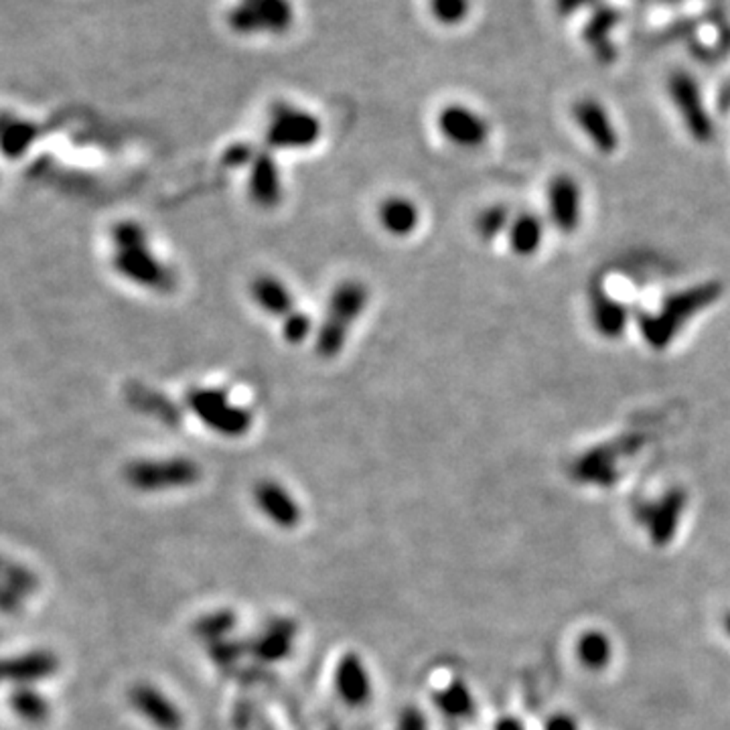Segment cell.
Here are the masks:
<instances>
[{
  "label": "cell",
  "mask_w": 730,
  "mask_h": 730,
  "mask_svg": "<svg viewBox=\"0 0 730 730\" xmlns=\"http://www.w3.org/2000/svg\"><path fill=\"white\" fill-rule=\"evenodd\" d=\"M59 669V659L49 649H31L27 653L8 658L3 664V676L14 686H33L53 677Z\"/></svg>",
  "instance_id": "obj_16"
},
{
  "label": "cell",
  "mask_w": 730,
  "mask_h": 730,
  "mask_svg": "<svg viewBox=\"0 0 730 730\" xmlns=\"http://www.w3.org/2000/svg\"><path fill=\"white\" fill-rule=\"evenodd\" d=\"M130 706L158 730H181L183 712L160 687L152 684H134L129 692Z\"/></svg>",
  "instance_id": "obj_14"
},
{
  "label": "cell",
  "mask_w": 730,
  "mask_h": 730,
  "mask_svg": "<svg viewBox=\"0 0 730 730\" xmlns=\"http://www.w3.org/2000/svg\"><path fill=\"white\" fill-rule=\"evenodd\" d=\"M187 406L216 435L237 438L252 428V412L235 404L222 388H193L187 394Z\"/></svg>",
  "instance_id": "obj_5"
},
{
  "label": "cell",
  "mask_w": 730,
  "mask_h": 730,
  "mask_svg": "<svg viewBox=\"0 0 730 730\" xmlns=\"http://www.w3.org/2000/svg\"><path fill=\"white\" fill-rule=\"evenodd\" d=\"M427 6L432 21L445 29H455L469 21L473 0H428Z\"/></svg>",
  "instance_id": "obj_26"
},
{
  "label": "cell",
  "mask_w": 730,
  "mask_h": 730,
  "mask_svg": "<svg viewBox=\"0 0 730 730\" xmlns=\"http://www.w3.org/2000/svg\"><path fill=\"white\" fill-rule=\"evenodd\" d=\"M248 191L254 203L260 207H274L283 195V183L274 158L268 152H260L252 158V171L248 181Z\"/></svg>",
  "instance_id": "obj_18"
},
{
  "label": "cell",
  "mask_w": 730,
  "mask_h": 730,
  "mask_svg": "<svg viewBox=\"0 0 730 730\" xmlns=\"http://www.w3.org/2000/svg\"><path fill=\"white\" fill-rule=\"evenodd\" d=\"M576 658L589 672H602L613 659V643L602 631H584L576 641Z\"/></svg>",
  "instance_id": "obj_23"
},
{
  "label": "cell",
  "mask_w": 730,
  "mask_h": 730,
  "mask_svg": "<svg viewBox=\"0 0 730 730\" xmlns=\"http://www.w3.org/2000/svg\"><path fill=\"white\" fill-rule=\"evenodd\" d=\"M507 245L515 256L530 258L538 254L546 237V222L536 214L514 216L507 227Z\"/></svg>",
  "instance_id": "obj_20"
},
{
  "label": "cell",
  "mask_w": 730,
  "mask_h": 730,
  "mask_svg": "<svg viewBox=\"0 0 730 730\" xmlns=\"http://www.w3.org/2000/svg\"><path fill=\"white\" fill-rule=\"evenodd\" d=\"M396 730H428V718L420 708L406 706L398 716Z\"/></svg>",
  "instance_id": "obj_30"
},
{
  "label": "cell",
  "mask_w": 730,
  "mask_h": 730,
  "mask_svg": "<svg viewBox=\"0 0 730 730\" xmlns=\"http://www.w3.org/2000/svg\"><path fill=\"white\" fill-rule=\"evenodd\" d=\"M582 187L576 177L558 173L546 185V214L556 232L572 235L582 224Z\"/></svg>",
  "instance_id": "obj_9"
},
{
  "label": "cell",
  "mask_w": 730,
  "mask_h": 730,
  "mask_svg": "<svg viewBox=\"0 0 730 730\" xmlns=\"http://www.w3.org/2000/svg\"><path fill=\"white\" fill-rule=\"evenodd\" d=\"M235 623H237V617L234 610L224 609V610H214V613L203 615L201 619H197V623H195L193 629L201 639L216 643L219 639H226L229 631L235 627Z\"/></svg>",
  "instance_id": "obj_28"
},
{
  "label": "cell",
  "mask_w": 730,
  "mask_h": 730,
  "mask_svg": "<svg viewBox=\"0 0 730 730\" xmlns=\"http://www.w3.org/2000/svg\"><path fill=\"white\" fill-rule=\"evenodd\" d=\"M294 24L291 0H237L227 11V27L235 35H284Z\"/></svg>",
  "instance_id": "obj_6"
},
{
  "label": "cell",
  "mask_w": 730,
  "mask_h": 730,
  "mask_svg": "<svg viewBox=\"0 0 730 730\" xmlns=\"http://www.w3.org/2000/svg\"><path fill=\"white\" fill-rule=\"evenodd\" d=\"M512 219L514 217L509 216V209L505 206H491L481 211L475 227H477V234L483 240H495V237L507 234Z\"/></svg>",
  "instance_id": "obj_29"
},
{
  "label": "cell",
  "mask_w": 730,
  "mask_h": 730,
  "mask_svg": "<svg viewBox=\"0 0 730 730\" xmlns=\"http://www.w3.org/2000/svg\"><path fill=\"white\" fill-rule=\"evenodd\" d=\"M124 481L140 494L179 491L201 481V466L189 456L137 458L124 466Z\"/></svg>",
  "instance_id": "obj_3"
},
{
  "label": "cell",
  "mask_w": 730,
  "mask_h": 730,
  "mask_svg": "<svg viewBox=\"0 0 730 730\" xmlns=\"http://www.w3.org/2000/svg\"><path fill=\"white\" fill-rule=\"evenodd\" d=\"M333 686L339 700L347 704L350 708H361L371 700L373 686L368 672V666L361 659L360 653L347 651L345 656L337 661Z\"/></svg>",
  "instance_id": "obj_15"
},
{
  "label": "cell",
  "mask_w": 730,
  "mask_h": 730,
  "mask_svg": "<svg viewBox=\"0 0 730 730\" xmlns=\"http://www.w3.org/2000/svg\"><path fill=\"white\" fill-rule=\"evenodd\" d=\"M495 730H525V726H523L517 718L505 716V718H502V720H499V723L495 725Z\"/></svg>",
  "instance_id": "obj_33"
},
{
  "label": "cell",
  "mask_w": 730,
  "mask_h": 730,
  "mask_svg": "<svg viewBox=\"0 0 730 730\" xmlns=\"http://www.w3.org/2000/svg\"><path fill=\"white\" fill-rule=\"evenodd\" d=\"M725 631L728 633V638H730V613H726V617H725Z\"/></svg>",
  "instance_id": "obj_35"
},
{
  "label": "cell",
  "mask_w": 730,
  "mask_h": 730,
  "mask_svg": "<svg viewBox=\"0 0 730 730\" xmlns=\"http://www.w3.org/2000/svg\"><path fill=\"white\" fill-rule=\"evenodd\" d=\"M294 625L288 621H276L268 629L248 643V649L266 664L284 659L293 651Z\"/></svg>",
  "instance_id": "obj_21"
},
{
  "label": "cell",
  "mask_w": 730,
  "mask_h": 730,
  "mask_svg": "<svg viewBox=\"0 0 730 730\" xmlns=\"http://www.w3.org/2000/svg\"><path fill=\"white\" fill-rule=\"evenodd\" d=\"M435 704L447 718L453 720H465L473 716L475 712L473 694L463 680H453L448 686L435 692Z\"/></svg>",
  "instance_id": "obj_25"
},
{
  "label": "cell",
  "mask_w": 730,
  "mask_h": 730,
  "mask_svg": "<svg viewBox=\"0 0 730 730\" xmlns=\"http://www.w3.org/2000/svg\"><path fill=\"white\" fill-rule=\"evenodd\" d=\"M33 589V576L21 566L5 568V591H3V610L11 613L19 607L24 594Z\"/></svg>",
  "instance_id": "obj_27"
},
{
  "label": "cell",
  "mask_w": 730,
  "mask_h": 730,
  "mask_svg": "<svg viewBox=\"0 0 730 730\" xmlns=\"http://www.w3.org/2000/svg\"><path fill=\"white\" fill-rule=\"evenodd\" d=\"M211 648H214V658L219 661V664H232L237 658L242 656L244 645L240 641H232V639H219L216 643H211Z\"/></svg>",
  "instance_id": "obj_31"
},
{
  "label": "cell",
  "mask_w": 730,
  "mask_h": 730,
  "mask_svg": "<svg viewBox=\"0 0 730 730\" xmlns=\"http://www.w3.org/2000/svg\"><path fill=\"white\" fill-rule=\"evenodd\" d=\"M558 3L562 6V11H572V8L589 3V0H558Z\"/></svg>",
  "instance_id": "obj_34"
},
{
  "label": "cell",
  "mask_w": 730,
  "mask_h": 730,
  "mask_svg": "<svg viewBox=\"0 0 730 730\" xmlns=\"http://www.w3.org/2000/svg\"><path fill=\"white\" fill-rule=\"evenodd\" d=\"M250 296L268 317L283 321L288 343L299 345L312 333V321L288 291L283 280L273 274H258L250 284Z\"/></svg>",
  "instance_id": "obj_4"
},
{
  "label": "cell",
  "mask_w": 730,
  "mask_h": 730,
  "mask_svg": "<svg viewBox=\"0 0 730 730\" xmlns=\"http://www.w3.org/2000/svg\"><path fill=\"white\" fill-rule=\"evenodd\" d=\"M254 504L260 514L280 530H294L303 522V509L283 483L276 479H262L252 491Z\"/></svg>",
  "instance_id": "obj_13"
},
{
  "label": "cell",
  "mask_w": 730,
  "mask_h": 730,
  "mask_svg": "<svg viewBox=\"0 0 730 730\" xmlns=\"http://www.w3.org/2000/svg\"><path fill=\"white\" fill-rule=\"evenodd\" d=\"M8 706L16 716L29 725L45 723L51 712L45 696L33 686H14V690L8 696Z\"/></svg>",
  "instance_id": "obj_24"
},
{
  "label": "cell",
  "mask_w": 730,
  "mask_h": 730,
  "mask_svg": "<svg viewBox=\"0 0 730 730\" xmlns=\"http://www.w3.org/2000/svg\"><path fill=\"white\" fill-rule=\"evenodd\" d=\"M322 124L309 110L280 101L270 110L266 142L274 150L309 149L321 139Z\"/></svg>",
  "instance_id": "obj_7"
},
{
  "label": "cell",
  "mask_w": 730,
  "mask_h": 730,
  "mask_svg": "<svg viewBox=\"0 0 730 730\" xmlns=\"http://www.w3.org/2000/svg\"><path fill=\"white\" fill-rule=\"evenodd\" d=\"M110 264L120 278L158 294L175 291V273L152 250L149 232L140 224L118 222L110 232Z\"/></svg>",
  "instance_id": "obj_1"
},
{
  "label": "cell",
  "mask_w": 730,
  "mask_h": 730,
  "mask_svg": "<svg viewBox=\"0 0 730 730\" xmlns=\"http://www.w3.org/2000/svg\"><path fill=\"white\" fill-rule=\"evenodd\" d=\"M379 226L384 232L394 237H408L412 235L420 226V209L410 197H402V195H394L381 201L378 209Z\"/></svg>",
  "instance_id": "obj_19"
},
{
  "label": "cell",
  "mask_w": 730,
  "mask_h": 730,
  "mask_svg": "<svg viewBox=\"0 0 730 730\" xmlns=\"http://www.w3.org/2000/svg\"><path fill=\"white\" fill-rule=\"evenodd\" d=\"M572 118L581 132L592 144V149L600 152V155L609 157L619 150L621 137H619L613 116H610L602 101L594 98H581L579 101H574Z\"/></svg>",
  "instance_id": "obj_12"
},
{
  "label": "cell",
  "mask_w": 730,
  "mask_h": 730,
  "mask_svg": "<svg viewBox=\"0 0 730 730\" xmlns=\"http://www.w3.org/2000/svg\"><path fill=\"white\" fill-rule=\"evenodd\" d=\"M437 129L445 140L466 150L481 149L491 134L487 118L475 108L461 104V101H453V104L440 108L437 116Z\"/></svg>",
  "instance_id": "obj_11"
},
{
  "label": "cell",
  "mask_w": 730,
  "mask_h": 730,
  "mask_svg": "<svg viewBox=\"0 0 730 730\" xmlns=\"http://www.w3.org/2000/svg\"><path fill=\"white\" fill-rule=\"evenodd\" d=\"M715 296L716 291L712 293V288H696V291H687L672 296V299L666 301L664 309H661L658 315H645L639 321L643 337L648 339V343H651L653 347L664 350V347L672 343L677 329H680V322L684 325L687 319L694 317L696 312L700 311V307L708 304Z\"/></svg>",
  "instance_id": "obj_8"
},
{
  "label": "cell",
  "mask_w": 730,
  "mask_h": 730,
  "mask_svg": "<svg viewBox=\"0 0 730 730\" xmlns=\"http://www.w3.org/2000/svg\"><path fill=\"white\" fill-rule=\"evenodd\" d=\"M668 91L669 98H672L674 108L682 118L686 130L690 132L696 140L708 142L712 139V134H715V126H712L706 104H704L698 82H696L690 73L676 72L669 75Z\"/></svg>",
  "instance_id": "obj_10"
},
{
  "label": "cell",
  "mask_w": 730,
  "mask_h": 730,
  "mask_svg": "<svg viewBox=\"0 0 730 730\" xmlns=\"http://www.w3.org/2000/svg\"><path fill=\"white\" fill-rule=\"evenodd\" d=\"M591 317L592 325L602 337H619L625 333L629 325V311L625 304L617 299H610L607 294H597L591 303Z\"/></svg>",
  "instance_id": "obj_22"
},
{
  "label": "cell",
  "mask_w": 730,
  "mask_h": 730,
  "mask_svg": "<svg viewBox=\"0 0 730 730\" xmlns=\"http://www.w3.org/2000/svg\"><path fill=\"white\" fill-rule=\"evenodd\" d=\"M370 288L361 280H343L329 296L325 315L315 333V350L319 358L333 360L345 350L355 322L368 309Z\"/></svg>",
  "instance_id": "obj_2"
},
{
  "label": "cell",
  "mask_w": 730,
  "mask_h": 730,
  "mask_svg": "<svg viewBox=\"0 0 730 730\" xmlns=\"http://www.w3.org/2000/svg\"><path fill=\"white\" fill-rule=\"evenodd\" d=\"M544 730H579V723L571 715H554L546 720Z\"/></svg>",
  "instance_id": "obj_32"
},
{
  "label": "cell",
  "mask_w": 730,
  "mask_h": 730,
  "mask_svg": "<svg viewBox=\"0 0 730 730\" xmlns=\"http://www.w3.org/2000/svg\"><path fill=\"white\" fill-rule=\"evenodd\" d=\"M686 507L684 491L674 489L659 499L656 505L648 507L645 512V525H648L649 538L656 546H666L674 540L680 517Z\"/></svg>",
  "instance_id": "obj_17"
}]
</instances>
